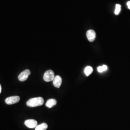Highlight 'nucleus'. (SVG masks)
Masks as SVG:
<instances>
[{"label": "nucleus", "instance_id": "obj_14", "mask_svg": "<svg viewBox=\"0 0 130 130\" xmlns=\"http://www.w3.org/2000/svg\"><path fill=\"white\" fill-rule=\"evenodd\" d=\"M1 92H2V86H1V85L0 84V93H1Z\"/></svg>", "mask_w": 130, "mask_h": 130}, {"label": "nucleus", "instance_id": "obj_9", "mask_svg": "<svg viewBox=\"0 0 130 130\" xmlns=\"http://www.w3.org/2000/svg\"><path fill=\"white\" fill-rule=\"evenodd\" d=\"M93 69L91 66H87L85 68L84 73L87 76H89L93 72Z\"/></svg>", "mask_w": 130, "mask_h": 130}, {"label": "nucleus", "instance_id": "obj_13", "mask_svg": "<svg viewBox=\"0 0 130 130\" xmlns=\"http://www.w3.org/2000/svg\"><path fill=\"white\" fill-rule=\"evenodd\" d=\"M127 5L128 8L129 9H130V1H129L128 2H127Z\"/></svg>", "mask_w": 130, "mask_h": 130}, {"label": "nucleus", "instance_id": "obj_1", "mask_svg": "<svg viewBox=\"0 0 130 130\" xmlns=\"http://www.w3.org/2000/svg\"><path fill=\"white\" fill-rule=\"evenodd\" d=\"M44 103V99L42 97L32 98L29 99L27 102L28 107H36L42 106Z\"/></svg>", "mask_w": 130, "mask_h": 130}, {"label": "nucleus", "instance_id": "obj_3", "mask_svg": "<svg viewBox=\"0 0 130 130\" xmlns=\"http://www.w3.org/2000/svg\"><path fill=\"white\" fill-rule=\"evenodd\" d=\"M20 99V98L19 96H12L7 98L5 99V102L7 105H13L19 102Z\"/></svg>", "mask_w": 130, "mask_h": 130}, {"label": "nucleus", "instance_id": "obj_5", "mask_svg": "<svg viewBox=\"0 0 130 130\" xmlns=\"http://www.w3.org/2000/svg\"><path fill=\"white\" fill-rule=\"evenodd\" d=\"M37 121L35 120H28L25 121V125L29 128H35L37 126Z\"/></svg>", "mask_w": 130, "mask_h": 130}, {"label": "nucleus", "instance_id": "obj_10", "mask_svg": "<svg viewBox=\"0 0 130 130\" xmlns=\"http://www.w3.org/2000/svg\"><path fill=\"white\" fill-rule=\"evenodd\" d=\"M48 128V125L46 123H43L40 125H37L35 128V130H46Z\"/></svg>", "mask_w": 130, "mask_h": 130}, {"label": "nucleus", "instance_id": "obj_7", "mask_svg": "<svg viewBox=\"0 0 130 130\" xmlns=\"http://www.w3.org/2000/svg\"><path fill=\"white\" fill-rule=\"evenodd\" d=\"M53 81V84L55 87L56 88H59L61 85L62 84V78H61L60 76H56L55 77V78L54 79Z\"/></svg>", "mask_w": 130, "mask_h": 130}, {"label": "nucleus", "instance_id": "obj_12", "mask_svg": "<svg viewBox=\"0 0 130 130\" xmlns=\"http://www.w3.org/2000/svg\"><path fill=\"white\" fill-rule=\"evenodd\" d=\"M121 10V5L119 4H117L116 5V7H115V12L114 13L116 15L119 14V13H120Z\"/></svg>", "mask_w": 130, "mask_h": 130}, {"label": "nucleus", "instance_id": "obj_2", "mask_svg": "<svg viewBox=\"0 0 130 130\" xmlns=\"http://www.w3.org/2000/svg\"><path fill=\"white\" fill-rule=\"evenodd\" d=\"M55 77L54 71L52 70H48L45 72L43 75V79L46 82H50L54 80Z\"/></svg>", "mask_w": 130, "mask_h": 130}, {"label": "nucleus", "instance_id": "obj_11", "mask_svg": "<svg viewBox=\"0 0 130 130\" xmlns=\"http://www.w3.org/2000/svg\"><path fill=\"white\" fill-rule=\"evenodd\" d=\"M97 69L98 72L102 73L103 72L107 70L108 69V68L106 65H103L102 66H99Z\"/></svg>", "mask_w": 130, "mask_h": 130}, {"label": "nucleus", "instance_id": "obj_6", "mask_svg": "<svg viewBox=\"0 0 130 130\" xmlns=\"http://www.w3.org/2000/svg\"><path fill=\"white\" fill-rule=\"evenodd\" d=\"M86 36L89 42H93L94 41L96 37V33L94 30L90 29L87 31Z\"/></svg>", "mask_w": 130, "mask_h": 130}, {"label": "nucleus", "instance_id": "obj_8", "mask_svg": "<svg viewBox=\"0 0 130 130\" xmlns=\"http://www.w3.org/2000/svg\"><path fill=\"white\" fill-rule=\"evenodd\" d=\"M56 101L54 99H49L46 103V106L48 108H51L55 106L56 104Z\"/></svg>", "mask_w": 130, "mask_h": 130}, {"label": "nucleus", "instance_id": "obj_4", "mask_svg": "<svg viewBox=\"0 0 130 130\" xmlns=\"http://www.w3.org/2000/svg\"><path fill=\"white\" fill-rule=\"evenodd\" d=\"M30 74L29 70H26L19 75L18 79L20 82H24L28 79V76Z\"/></svg>", "mask_w": 130, "mask_h": 130}]
</instances>
